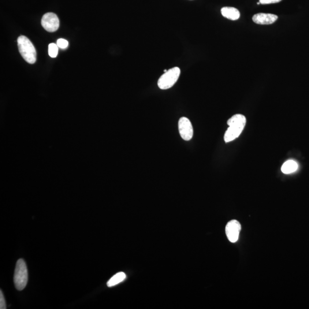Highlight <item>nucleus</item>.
Here are the masks:
<instances>
[{
  "mask_svg": "<svg viewBox=\"0 0 309 309\" xmlns=\"http://www.w3.org/2000/svg\"><path fill=\"white\" fill-rule=\"evenodd\" d=\"M43 27L49 32L57 31L59 28L60 22L57 14L54 13H47L42 17Z\"/></svg>",
  "mask_w": 309,
  "mask_h": 309,
  "instance_id": "6",
  "label": "nucleus"
},
{
  "mask_svg": "<svg viewBox=\"0 0 309 309\" xmlns=\"http://www.w3.org/2000/svg\"><path fill=\"white\" fill-rule=\"evenodd\" d=\"M241 230L240 223L236 220L231 221L227 224L226 234L231 243H235L238 240Z\"/></svg>",
  "mask_w": 309,
  "mask_h": 309,
  "instance_id": "7",
  "label": "nucleus"
},
{
  "mask_svg": "<svg viewBox=\"0 0 309 309\" xmlns=\"http://www.w3.org/2000/svg\"><path fill=\"white\" fill-rule=\"evenodd\" d=\"M298 164L296 162L290 160L282 165L281 171L283 173L289 174L296 172L298 169Z\"/></svg>",
  "mask_w": 309,
  "mask_h": 309,
  "instance_id": "10",
  "label": "nucleus"
},
{
  "mask_svg": "<svg viewBox=\"0 0 309 309\" xmlns=\"http://www.w3.org/2000/svg\"><path fill=\"white\" fill-rule=\"evenodd\" d=\"M126 278V275L124 272H119L112 277L107 282V286L109 287H113L115 285L120 284L124 281Z\"/></svg>",
  "mask_w": 309,
  "mask_h": 309,
  "instance_id": "11",
  "label": "nucleus"
},
{
  "mask_svg": "<svg viewBox=\"0 0 309 309\" xmlns=\"http://www.w3.org/2000/svg\"><path fill=\"white\" fill-rule=\"evenodd\" d=\"M179 131L182 138L185 141L190 140L193 136V127L190 121L185 117H182L178 123Z\"/></svg>",
  "mask_w": 309,
  "mask_h": 309,
  "instance_id": "5",
  "label": "nucleus"
},
{
  "mask_svg": "<svg viewBox=\"0 0 309 309\" xmlns=\"http://www.w3.org/2000/svg\"><path fill=\"white\" fill-rule=\"evenodd\" d=\"M18 50L22 57L29 64H34L36 62L37 54L33 44L24 36H21L17 39Z\"/></svg>",
  "mask_w": 309,
  "mask_h": 309,
  "instance_id": "2",
  "label": "nucleus"
},
{
  "mask_svg": "<svg viewBox=\"0 0 309 309\" xmlns=\"http://www.w3.org/2000/svg\"><path fill=\"white\" fill-rule=\"evenodd\" d=\"M0 309H6V305L4 297H3L2 292L1 290L0 292Z\"/></svg>",
  "mask_w": 309,
  "mask_h": 309,
  "instance_id": "14",
  "label": "nucleus"
},
{
  "mask_svg": "<svg viewBox=\"0 0 309 309\" xmlns=\"http://www.w3.org/2000/svg\"><path fill=\"white\" fill-rule=\"evenodd\" d=\"M57 44L58 45L59 48H61V49L64 50L65 48L68 47V42L64 39H59L57 41Z\"/></svg>",
  "mask_w": 309,
  "mask_h": 309,
  "instance_id": "13",
  "label": "nucleus"
},
{
  "mask_svg": "<svg viewBox=\"0 0 309 309\" xmlns=\"http://www.w3.org/2000/svg\"><path fill=\"white\" fill-rule=\"evenodd\" d=\"M28 280V274L27 265L23 259H18L14 275L15 287L21 291L27 286Z\"/></svg>",
  "mask_w": 309,
  "mask_h": 309,
  "instance_id": "3",
  "label": "nucleus"
},
{
  "mask_svg": "<svg viewBox=\"0 0 309 309\" xmlns=\"http://www.w3.org/2000/svg\"><path fill=\"white\" fill-rule=\"evenodd\" d=\"M282 0H259L260 4L266 5L271 4V3H278L281 1Z\"/></svg>",
  "mask_w": 309,
  "mask_h": 309,
  "instance_id": "15",
  "label": "nucleus"
},
{
  "mask_svg": "<svg viewBox=\"0 0 309 309\" xmlns=\"http://www.w3.org/2000/svg\"><path fill=\"white\" fill-rule=\"evenodd\" d=\"M278 19L277 15L270 13H258L252 17V21L260 25H270L274 23Z\"/></svg>",
  "mask_w": 309,
  "mask_h": 309,
  "instance_id": "8",
  "label": "nucleus"
},
{
  "mask_svg": "<svg viewBox=\"0 0 309 309\" xmlns=\"http://www.w3.org/2000/svg\"><path fill=\"white\" fill-rule=\"evenodd\" d=\"M59 47L57 44L51 43L48 46V54L51 58H55L58 55Z\"/></svg>",
  "mask_w": 309,
  "mask_h": 309,
  "instance_id": "12",
  "label": "nucleus"
},
{
  "mask_svg": "<svg viewBox=\"0 0 309 309\" xmlns=\"http://www.w3.org/2000/svg\"><path fill=\"white\" fill-rule=\"evenodd\" d=\"M246 123L247 119L243 115L237 114L231 118L228 121L229 127L225 134V142H230L239 137L245 128Z\"/></svg>",
  "mask_w": 309,
  "mask_h": 309,
  "instance_id": "1",
  "label": "nucleus"
},
{
  "mask_svg": "<svg viewBox=\"0 0 309 309\" xmlns=\"http://www.w3.org/2000/svg\"><path fill=\"white\" fill-rule=\"evenodd\" d=\"M221 13L223 17L231 20H237L240 17V11L234 7H223Z\"/></svg>",
  "mask_w": 309,
  "mask_h": 309,
  "instance_id": "9",
  "label": "nucleus"
},
{
  "mask_svg": "<svg viewBox=\"0 0 309 309\" xmlns=\"http://www.w3.org/2000/svg\"><path fill=\"white\" fill-rule=\"evenodd\" d=\"M181 69L178 67H174L162 74L158 81V85L161 89H168L173 87L180 77Z\"/></svg>",
  "mask_w": 309,
  "mask_h": 309,
  "instance_id": "4",
  "label": "nucleus"
}]
</instances>
